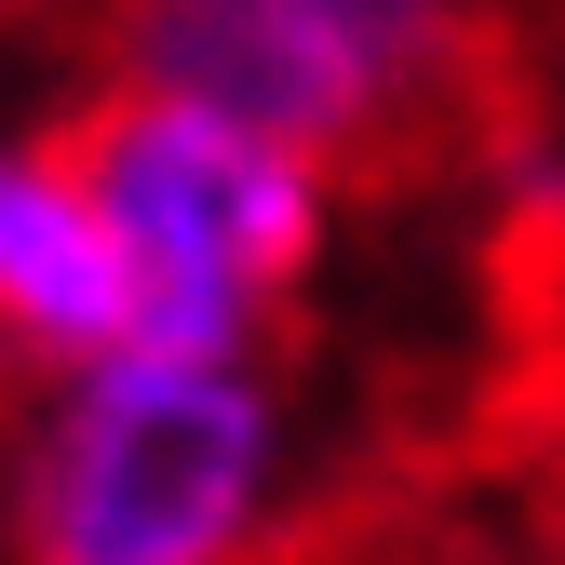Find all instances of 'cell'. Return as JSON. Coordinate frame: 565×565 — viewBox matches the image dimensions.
<instances>
[{
	"label": "cell",
	"instance_id": "obj_3",
	"mask_svg": "<svg viewBox=\"0 0 565 565\" xmlns=\"http://www.w3.org/2000/svg\"><path fill=\"white\" fill-rule=\"evenodd\" d=\"M282 471V404L256 364H82L14 471V565H243Z\"/></svg>",
	"mask_w": 565,
	"mask_h": 565
},
{
	"label": "cell",
	"instance_id": "obj_5",
	"mask_svg": "<svg viewBox=\"0 0 565 565\" xmlns=\"http://www.w3.org/2000/svg\"><path fill=\"white\" fill-rule=\"evenodd\" d=\"M108 14H149V0H108Z\"/></svg>",
	"mask_w": 565,
	"mask_h": 565
},
{
	"label": "cell",
	"instance_id": "obj_1",
	"mask_svg": "<svg viewBox=\"0 0 565 565\" xmlns=\"http://www.w3.org/2000/svg\"><path fill=\"white\" fill-rule=\"evenodd\" d=\"M121 82L269 135L323 189H431L512 121V41L484 0H149Z\"/></svg>",
	"mask_w": 565,
	"mask_h": 565
},
{
	"label": "cell",
	"instance_id": "obj_2",
	"mask_svg": "<svg viewBox=\"0 0 565 565\" xmlns=\"http://www.w3.org/2000/svg\"><path fill=\"white\" fill-rule=\"evenodd\" d=\"M54 149L95 189L108 243H121L135 350H162V364H243L310 297L337 189L310 162H282L269 135L189 108V95H149V82H95L54 121Z\"/></svg>",
	"mask_w": 565,
	"mask_h": 565
},
{
	"label": "cell",
	"instance_id": "obj_4",
	"mask_svg": "<svg viewBox=\"0 0 565 565\" xmlns=\"http://www.w3.org/2000/svg\"><path fill=\"white\" fill-rule=\"evenodd\" d=\"M0 350L28 364H108L135 350V282L95 216V189L67 175L54 135H0Z\"/></svg>",
	"mask_w": 565,
	"mask_h": 565
}]
</instances>
